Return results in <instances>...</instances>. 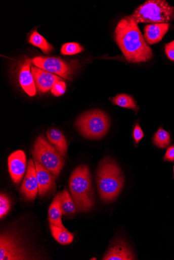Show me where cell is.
Masks as SVG:
<instances>
[{
    "label": "cell",
    "mask_w": 174,
    "mask_h": 260,
    "mask_svg": "<svg viewBox=\"0 0 174 260\" xmlns=\"http://www.w3.org/2000/svg\"><path fill=\"white\" fill-rule=\"evenodd\" d=\"M115 39L129 62H146L152 58L151 48L147 43L137 23L129 16L123 18L117 24Z\"/></svg>",
    "instance_id": "6da1fadb"
},
{
    "label": "cell",
    "mask_w": 174,
    "mask_h": 260,
    "mask_svg": "<svg viewBox=\"0 0 174 260\" xmlns=\"http://www.w3.org/2000/svg\"><path fill=\"white\" fill-rule=\"evenodd\" d=\"M124 184L122 172L116 162L109 157L103 159L97 170V186L101 199L107 202L114 201Z\"/></svg>",
    "instance_id": "7a4b0ae2"
},
{
    "label": "cell",
    "mask_w": 174,
    "mask_h": 260,
    "mask_svg": "<svg viewBox=\"0 0 174 260\" xmlns=\"http://www.w3.org/2000/svg\"><path fill=\"white\" fill-rule=\"evenodd\" d=\"M69 187L77 210L82 212L91 211L95 201L88 167L80 165L76 167L69 178Z\"/></svg>",
    "instance_id": "3957f363"
},
{
    "label": "cell",
    "mask_w": 174,
    "mask_h": 260,
    "mask_svg": "<svg viewBox=\"0 0 174 260\" xmlns=\"http://www.w3.org/2000/svg\"><path fill=\"white\" fill-rule=\"evenodd\" d=\"M129 16L137 24L167 23L174 20V8L163 0H150Z\"/></svg>",
    "instance_id": "277c9868"
},
{
    "label": "cell",
    "mask_w": 174,
    "mask_h": 260,
    "mask_svg": "<svg viewBox=\"0 0 174 260\" xmlns=\"http://www.w3.org/2000/svg\"><path fill=\"white\" fill-rule=\"evenodd\" d=\"M80 134L85 138L100 139L109 131L110 121L103 111L96 109L88 111L80 116L75 123Z\"/></svg>",
    "instance_id": "5b68a950"
},
{
    "label": "cell",
    "mask_w": 174,
    "mask_h": 260,
    "mask_svg": "<svg viewBox=\"0 0 174 260\" xmlns=\"http://www.w3.org/2000/svg\"><path fill=\"white\" fill-rule=\"evenodd\" d=\"M32 155L34 161L49 170L57 179L65 165L64 157L57 148L40 135L34 142Z\"/></svg>",
    "instance_id": "8992f818"
},
{
    "label": "cell",
    "mask_w": 174,
    "mask_h": 260,
    "mask_svg": "<svg viewBox=\"0 0 174 260\" xmlns=\"http://www.w3.org/2000/svg\"><path fill=\"white\" fill-rule=\"evenodd\" d=\"M32 63L34 66L69 81H72L74 73L80 67L77 60L66 62L58 58L42 57L33 58Z\"/></svg>",
    "instance_id": "52a82bcc"
},
{
    "label": "cell",
    "mask_w": 174,
    "mask_h": 260,
    "mask_svg": "<svg viewBox=\"0 0 174 260\" xmlns=\"http://www.w3.org/2000/svg\"><path fill=\"white\" fill-rule=\"evenodd\" d=\"M28 253L15 237L9 233L2 234L0 260L29 259Z\"/></svg>",
    "instance_id": "ba28073f"
},
{
    "label": "cell",
    "mask_w": 174,
    "mask_h": 260,
    "mask_svg": "<svg viewBox=\"0 0 174 260\" xmlns=\"http://www.w3.org/2000/svg\"><path fill=\"white\" fill-rule=\"evenodd\" d=\"M38 191V183L36 166L34 160L30 159L27 173L21 188V193L26 199L32 201L36 198Z\"/></svg>",
    "instance_id": "9c48e42d"
},
{
    "label": "cell",
    "mask_w": 174,
    "mask_h": 260,
    "mask_svg": "<svg viewBox=\"0 0 174 260\" xmlns=\"http://www.w3.org/2000/svg\"><path fill=\"white\" fill-rule=\"evenodd\" d=\"M26 157L23 151H15L9 157V171L15 183L19 184L22 181L26 172Z\"/></svg>",
    "instance_id": "30bf717a"
},
{
    "label": "cell",
    "mask_w": 174,
    "mask_h": 260,
    "mask_svg": "<svg viewBox=\"0 0 174 260\" xmlns=\"http://www.w3.org/2000/svg\"><path fill=\"white\" fill-rule=\"evenodd\" d=\"M31 71L37 88L41 92L51 89L58 82L63 81L53 73L47 72L40 68L32 66Z\"/></svg>",
    "instance_id": "8fae6325"
},
{
    "label": "cell",
    "mask_w": 174,
    "mask_h": 260,
    "mask_svg": "<svg viewBox=\"0 0 174 260\" xmlns=\"http://www.w3.org/2000/svg\"><path fill=\"white\" fill-rule=\"evenodd\" d=\"M32 60L26 58L21 64L19 73V81L21 86L30 96H33L36 93V86L31 71H30Z\"/></svg>",
    "instance_id": "7c38bea8"
},
{
    "label": "cell",
    "mask_w": 174,
    "mask_h": 260,
    "mask_svg": "<svg viewBox=\"0 0 174 260\" xmlns=\"http://www.w3.org/2000/svg\"><path fill=\"white\" fill-rule=\"evenodd\" d=\"M34 162L36 166L38 193L40 196H43L55 186L54 177L43 166L36 161H34Z\"/></svg>",
    "instance_id": "4fadbf2b"
},
{
    "label": "cell",
    "mask_w": 174,
    "mask_h": 260,
    "mask_svg": "<svg viewBox=\"0 0 174 260\" xmlns=\"http://www.w3.org/2000/svg\"><path fill=\"white\" fill-rule=\"evenodd\" d=\"M102 259L131 260L135 259V256L127 244L118 240L112 245Z\"/></svg>",
    "instance_id": "5bb4252c"
},
{
    "label": "cell",
    "mask_w": 174,
    "mask_h": 260,
    "mask_svg": "<svg viewBox=\"0 0 174 260\" xmlns=\"http://www.w3.org/2000/svg\"><path fill=\"white\" fill-rule=\"evenodd\" d=\"M169 27L168 23L154 24L146 26L144 30L145 40L149 45L159 42L168 31Z\"/></svg>",
    "instance_id": "9a60e30c"
},
{
    "label": "cell",
    "mask_w": 174,
    "mask_h": 260,
    "mask_svg": "<svg viewBox=\"0 0 174 260\" xmlns=\"http://www.w3.org/2000/svg\"><path fill=\"white\" fill-rule=\"evenodd\" d=\"M48 215L50 224L66 229L63 225L62 220L63 214L61 205L60 193L57 195L51 203Z\"/></svg>",
    "instance_id": "2e32d148"
},
{
    "label": "cell",
    "mask_w": 174,
    "mask_h": 260,
    "mask_svg": "<svg viewBox=\"0 0 174 260\" xmlns=\"http://www.w3.org/2000/svg\"><path fill=\"white\" fill-rule=\"evenodd\" d=\"M47 136L50 143L55 145L62 156L65 158L67 151V145L63 134L56 128L48 129Z\"/></svg>",
    "instance_id": "e0dca14e"
},
{
    "label": "cell",
    "mask_w": 174,
    "mask_h": 260,
    "mask_svg": "<svg viewBox=\"0 0 174 260\" xmlns=\"http://www.w3.org/2000/svg\"><path fill=\"white\" fill-rule=\"evenodd\" d=\"M171 134L161 125L152 137V143L156 147L166 149L171 142Z\"/></svg>",
    "instance_id": "ac0fdd59"
},
{
    "label": "cell",
    "mask_w": 174,
    "mask_h": 260,
    "mask_svg": "<svg viewBox=\"0 0 174 260\" xmlns=\"http://www.w3.org/2000/svg\"><path fill=\"white\" fill-rule=\"evenodd\" d=\"M52 236L59 243L67 245L73 242L74 235L67 229H64L52 224H50Z\"/></svg>",
    "instance_id": "d6986e66"
},
{
    "label": "cell",
    "mask_w": 174,
    "mask_h": 260,
    "mask_svg": "<svg viewBox=\"0 0 174 260\" xmlns=\"http://www.w3.org/2000/svg\"><path fill=\"white\" fill-rule=\"evenodd\" d=\"M110 100L114 105L133 110L135 111L136 115L138 114L139 107L137 102L132 96L129 95L118 94L115 97L110 98Z\"/></svg>",
    "instance_id": "ffe728a7"
},
{
    "label": "cell",
    "mask_w": 174,
    "mask_h": 260,
    "mask_svg": "<svg viewBox=\"0 0 174 260\" xmlns=\"http://www.w3.org/2000/svg\"><path fill=\"white\" fill-rule=\"evenodd\" d=\"M29 42L34 46L39 48L44 53L50 54L54 47L52 46L37 30H34L30 34Z\"/></svg>",
    "instance_id": "44dd1931"
},
{
    "label": "cell",
    "mask_w": 174,
    "mask_h": 260,
    "mask_svg": "<svg viewBox=\"0 0 174 260\" xmlns=\"http://www.w3.org/2000/svg\"><path fill=\"white\" fill-rule=\"evenodd\" d=\"M60 199L63 215H71L75 214L77 210L75 204L66 190L60 193Z\"/></svg>",
    "instance_id": "7402d4cb"
},
{
    "label": "cell",
    "mask_w": 174,
    "mask_h": 260,
    "mask_svg": "<svg viewBox=\"0 0 174 260\" xmlns=\"http://www.w3.org/2000/svg\"><path fill=\"white\" fill-rule=\"evenodd\" d=\"M83 49V47L77 43H67L62 45L61 53L63 55H73L80 53Z\"/></svg>",
    "instance_id": "603a6c76"
},
{
    "label": "cell",
    "mask_w": 174,
    "mask_h": 260,
    "mask_svg": "<svg viewBox=\"0 0 174 260\" xmlns=\"http://www.w3.org/2000/svg\"><path fill=\"white\" fill-rule=\"evenodd\" d=\"M139 121L140 120L135 122L132 129V136L136 147L138 146L139 142L145 136L140 124H139Z\"/></svg>",
    "instance_id": "cb8c5ba5"
},
{
    "label": "cell",
    "mask_w": 174,
    "mask_h": 260,
    "mask_svg": "<svg viewBox=\"0 0 174 260\" xmlns=\"http://www.w3.org/2000/svg\"><path fill=\"white\" fill-rule=\"evenodd\" d=\"M11 209V201L9 197L5 193L0 195V218L3 219Z\"/></svg>",
    "instance_id": "d4e9b609"
},
{
    "label": "cell",
    "mask_w": 174,
    "mask_h": 260,
    "mask_svg": "<svg viewBox=\"0 0 174 260\" xmlns=\"http://www.w3.org/2000/svg\"><path fill=\"white\" fill-rule=\"evenodd\" d=\"M66 85L64 81H59L57 82L51 89L52 94L57 97L62 96L65 93L66 91Z\"/></svg>",
    "instance_id": "484cf974"
},
{
    "label": "cell",
    "mask_w": 174,
    "mask_h": 260,
    "mask_svg": "<svg viewBox=\"0 0 174 260\" xmlns=\"http://www.w3.org/2000/svg\"><path fill=\"white\" fill-rule=\"evenodd\" d=\"M163 160L168 162H174V144L167 148Z\"/></svg>",
    "instance_id": "4316f807"
},
{
    "label": "cell",
    "mask_w": 174,
    "mask_h": 260,
    "mask_svg": "<svg viewBox=\"0 0 174 260\" xmlns=\"http://www.w3.org/2000/svg\"><path fill=\"white\" fill-rule=\"evenodd\" d=\"M165 49L168 59L171 61L174 62V50L168 43L165 45Z\"/></svg>",
    "instance_id": "83f0119b"
},
{
    "label": "cell",
    "mask_w": 174,
    "mask_h": 260,
    "mask_svg": "<svg viewBox=\"0 0 174 260\" xmlns=\"http://www.w3.org/2000/svg\"><path fill=\"white\" fill-rule=\"evenodd\" d=\"M169 45L171 46V47L172 48V49L174 50V40L172 42L168 43Z\"/></svg>",
    "instance_id": "f1b7e54d"
},
{
    "label": "cell",
    "mask_w": 174,
    "mask_h": 260,
    "mask_svg": "<svg viewBox=\"0 0 174 260\" xmlns=\"http://www.w3.org/2000/svg\"><path fill=\"white\" fill-rule=\"evenodd\" d=\"M173 179H174V165H173Z\"/></svg>",
    "instance_id": "f546056e"
}]
</instances>
